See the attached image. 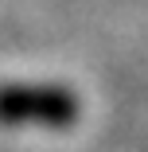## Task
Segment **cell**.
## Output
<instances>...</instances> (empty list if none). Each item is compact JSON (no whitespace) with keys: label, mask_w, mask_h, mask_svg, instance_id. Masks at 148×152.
<instances>
[{"label":"cell","mask_w":148,"mask_h":152,"mask_svg":"<svg viewBox=\"0 0 148 152\" xmlns=\"http://www.w3.org/2000/svg\"><path fill=\"white\" fill-rule=\"evenodd\" d=\"M0 121L66 129L78 121V98L63 86H0Z\"/></svg>","instance_id":"obj_1"}]
</instances>
